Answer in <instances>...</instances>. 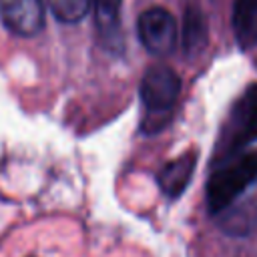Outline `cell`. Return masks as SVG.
I'll list each match as a JSON object with an SVG mask.
<instances>
[{
    "instance_id": "3",
    "label": "cell",
    "mask_w": 257,
    "mask_h": 257,
    "mask_svg": "<svg viewBox=\"0 0 257 257\" xmlns=\"http://www.w3.org/2000/svg\"><path fill=\"white\" fill-rule=\"evenodd\" d=\"M179 92H181V78L173 68L165 64H153L143 74L141 100L151 116L169 114L179 98Z\"/></svg>"
},
{
    "instance_id": "1",
    "label": "cell",
    "mask_w": 257,
    "mask_h": 257,
    "mask_svg": "<svg viewBox=\"0 0 257 257\" xmlns=\"http://www.w3.org/2000/svg\"><path fill=\"white\" fill-rule=\"evenodd\" d=\"M257 179V155H241L223 163L207 181V207L211 213H221L237 201Z\"/></svg>"
},
{
    "instance_id": "10",
    "label": "cell",
    "mask_w": 257,
    "mask_h": 257,
    "mask_svg": "<svg viewBox=\"0 0 257 257\" xmlns=\"http://www.w3.org/2000/svg\"><path fill=\"white\" fill-rule=\"evenodd\" d=\"M205 42V24L201 20V16L197 12H189L185 18V26H183V44L187 52H195L203 46Z\"/></svg>"
},
{
    "instance_id": "7",
    "label": "cell",
    "mask_w": 257,
    "mask_h": 257,
    "mask_svg": "<svg viewBox=\"0 0 257 257\" xmlns=\"http://www.w3.org/2000/svg\"><path fill=\"white\" fill-rule=\"evenodd\" d=\"M195 165H197V155L193 151L169 161L157 175V183H159L161 191L171 199L179 197L187 189L191 175L195 171Z\"/></svg>"
},
{
    "instance_id": "6",
    "label": "cell",
    "mask_w": 257,
    "mask_h": 257,
    "mask_svg": "<svg viewBox=\"0 0 257 257\" xmlns=\"http://www.w3.org/2000/svg\"><path fill=\"white\" fill-rule=\"evenodd\" d=\"M120 6H122V0H90L98 38L108 50L122 48Z\"/></svg>"
},
{
    "instance_id": "5",
    "label": "cell",
    "mask_w": 257,
    "mask_h": 257,
    "mask_svg": "<svg viewBox=\"0 0 257 257\" xmlns=\"http://www.w3.org/2000/svg\"><path fill=\"white\" fill-rule=\"evenodd\" d=\"M0 18L16 36H34L44 28V0H0Z\"/></svg>"
},
{
    "instance_id": "9",
    "label": "cell",
    "mask_w": 257,
    "mask_h": 257,
    "mask_svg": "<svg viewBox=\"0 0 257 257\" xmlns=\"http://www.w3.org/2000/svg\"><path fill=\"white\" fill-rule=\"evenodd\" d=\"M50 8V12L66 24L78 22L86 16L90 10V0H44Z\"/></svg>"
},
{
    "instance_id": "4",
    "label": "cell",
    "mask_w": 257,
    "mask_h": 257,
    "mask_svg": "<svg viewBox=\"0 0 257 257\" xmlns=\"http://www.w3.org/2000/svg\"><path fill=\"white\" fill-rule=\"evenodd\" d=\"M137 34L141 44L155 56L173 52L179 38V24L173 12L161 6L147 8L137 20Z\"/></svg>"
},
{
    "instance_id": "8",
    "label": "cell",
    "mask_w": 257,
    "mask_h": 257,
    "mask_svg": "<svg viewBox=\"0 0 257 257\" xmlns=\"http://www.w3.org/2000/svg\"><path fill=\"white\" fill-rule=\"evenodd\" d=\"M233 28L243 48L257 42V0H237L233 10Z\"/></svg>"
},
{
    "instance_id": "2",
    "label": "cell",
    "mask_w": 257,
    "mask_h": 257,
    "mask_svg": "<svg viewBox=\"0 0 257 257\" xmlns=\"http://www.w3.org/2000/svg\"><path fill=\"white\" fill-rule=\"evenodd\" d=\"M253 141H257V84H251L231 108L219 149L227 161Z\"/></svg>"
}]
</instances>
